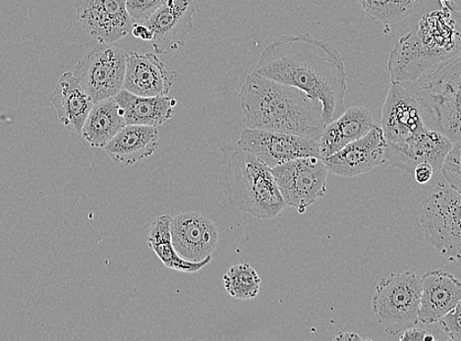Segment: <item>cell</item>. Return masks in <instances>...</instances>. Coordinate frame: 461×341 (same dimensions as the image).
Masks as SVG:
<instances>
[{
	"label": "cell",
	"mask_w": 461,
	"mask_h": 341,
	"mask_svg": "<svg viewBox=\"0 0 461 341\" xmlns=\"http://www.w3.org/2000/svg\"><path fill=\"white\" fill-rule=\"evenodd\" d=\"M253 72L321 102L325 124L345 112V63L327 40L310 34L282 36L263 50Z\"/></svg>",
	"instance_id": "obj_1"
},
{
	"label": "cell",
	"mask_w": 461,
	"mask_h": 341,
	"mask_svg": "<svg viewBox=\"0 0 461 341\" xmlns=\"http://www.w3.org/2000/svg\"><path fill=\"white\" fill-rule=\"evenodd\" d=\"M246 127L318 140L325 121L323 105L302 90L252 72L239 94Z\"/></svg>",
	"instance_id": "obj_2"
},
{
	"label": "cell",
	"mask_w": 461,
	"mask_h": 341,
	"mask_svg": "<svg viewBox=\"0 0 461 341\" xmlns=\"http://www.w3.org/2000/svg\"><path fill=\"white\" fill-rule=\"evenodd\" d=\"M459 16L448 9L426 13L390 52L392 83L411 82L444 61L460 55Z\"/></svg>",
	"instance_id": "obj_3"
},
{
	"label": "cell",
	"mask_w": 461,
	"mask_h": 341,
	"mask_svg": "<svg viewBox=\"0 0 461 341\" xmlns=\"http://www.w3.org/2000/svg\"><path fill=\"white\" fill-rule=\"evenodd\" d=\"M221 151L219 183L232 206L258 219H273L287 207L270 167L238 144Z\"/></svg>",
	"instance_id": "obj_4"
},
{
	"label": "cell",
	"mask_w": 461,
	"mask_h": 341,
	"mask_svg": "<svg viewBox=\"0 0 461 341\" xmlns=\"http://www.w3.org/2000/svg\"><path fill=\"white\" fill-rule=\"evenodd\" d=\"M460 61L459 55L402 83L412 90L426 130L441 133L453 143L461 142Z\"/></svg>",
	"instance_id": "obj_5"
},
{
	"label": "cell",
	"mask_w": 461,
	"mask_h": 341,
	"mask_svg": "<svg viewBox=\"0 0 461 341\" xmlns=\"http://www.w3.org/2000/svg\"><path fill=\"white\" fill-rule=\"evenodd\" d=\"M420 295L421 278L411 271L392 273L378 282L372 306L385 333L399 336L420 322Z\"/></svg>",
	"instance_id": "obj_6"
},
{
	"label": "cell",
	"mask_w": 461,
	"mask_h": 341,
	"mask_svg": "<svg viewBox=\"0 0 461 341\" xmlns=\"http://www.w3.org/2000/svg\"><path fill=\"white\" fill-rule=\"evenodd\" d=\"M421 227L425 239L449 261L461 256V196L448 184L438 183L422 202Z\"/></svg>",
	"instance_id": "obj_7"
},
{
	"label": "cell",
	"mask_w": 461,
	"mask_h": 341,
	"mask_svg": "<svg viewBox=\"0 0 461 341\" xmlns=\"http://www.w3.org/2000/svg\"><path fill=\"white\" fill-rule=\"evenodd\" d=\"M271 172L285 205L299 214H304L327 192L328 170L321 157H298L271 168Z\"/></svg>",
	"instance_id": "obj_8"
},
{
	"label": "cell",
	"mask_w": 461,
	"mask_h": 341,
	"mask_svg": "<svg viewBox=\"0 0 461 341\" xmlns=\"http://www.w3.org/2000/svg\"><path fill=\"white\" fill-rule=\"evenodd\" d=\"M128 52L99 42L77 64L73 76L94 103L115 97L123 87Z\"/></svg>",
	"instance_id": "obj_9"
},
{
	"label": "cell",
	"mask_w": 461,
	"mask_h": 341,
	"mask_svg": "<svg viewBox=\"0 0 461 341\" xmlns=\"http://www.w3.org/2000/svg\"><path fill=\"white\" fill-rule=\"evenodd\" d=\"M238 146L270 168L298 157H321L318 142L310 138L248 127L241 132Z\"/></svg>",
	"instance_id": "obj_10"
},
{
	"label": "cell",
	"mask_w": 461,
	"mask_h": 341,
	"mask_svg": "<svg viewBox=\"0 0 461 341\" xmlns=\"http://www.w3.org/2000/svg\"><path fill=\"white\" fill-rule=\"evenodd\" d=\"M195 13L194 0H166L143 21L142 23L152 31L149 44L158 55H170L185 47Z\"/></svg>",
	"instance_id": "obj_11"
},
{
	"label": "cell",
	"mask_w": 461,
	"mask_h": 341,
	"mask_svg": "<svg viewBox=\"0 0 461 341\" xmlns=\"http://www.w3.org/2000/svg\"><path fill=\"white\" fill-rule=\"evenodd\" d=\"M82 29L104 44H113L128 35L135 21L127 13L126 0H77Z\"/></svg>",
	"instance_id": "obj_12"
},
{
	"label": "cell",
	"mask_w": 461,
	"mask_h": 341,
	"mask_svg": "<svg viewBox=\"0 0 461 341\" xmlns=\"http://www.w3.org/2000/svg\"><path fill=\"white\" fill-rule=\"evenodd\" d=\"M169 228L175 249L186 261L205 260L218 247L220 234L216 223L202 212H181L171 218Z\"/></svg>",
	"instance_id": "obj_13"
},
{
	"label": "cell",
	"mask_w": 461,
	"mask_h": 341,
	"mask_svg": "<svg viewBox=\"0 0 461 341\" xmlns=\"http://www.w3.org/2000/svg\"><path fill=\"white\" fill-rule=\"evenodd\" d=\"M381 128L389 143L404 142L426 130L420 104L407 85L392 83L382 109Z\"/></svg>",
	"instance_id": "obj_14"
},
{
	"label": "cell",
	"mask_w": 461,
	"mask_h": 341,
	"mask_svg": "<svg viewBox=\"0 0 461 341\" xmlns=\"http://www.w3.org/2000/svg\"><path fill=\"white\" fill-rule=\"evenodd\" d=\"M387 140L377 124L357 141L324 158L328 173L343 177H355L366 174L385 163L384 150Z\"/></svg>",
	"instance_id": "obj_15"
},
{
	"label": "cell",
	"mask_w": 461,
	"mask_h": 341,
	"mask_svg": "<svg viewBox=\"0 0 461 341\" xmlns=\"http://www.w3.org/2000/svg\"><path fill=\"white\" fill-rule=\"evenodd\" d=\"M453 142L441 133L425 130L402 143L385 146L384 158L393 166L413 175L414 168L427 163L436 170L441 169L444 158Z\"/></svg>",
	"instance_id": "obj_16"
},
{
	"label": "cell",
	"mask_w": 461,
	"mask_h": 341,
	"mask_svg": "<svg viewBox=\"0 0 461 341\" xmlns=\"http://www.w3.org/2000/svg\"><path fill=\"white\" fill-rule=\"evenodd\" d=\"M177 73L168 70L155 53L128 52L122 89L141 97L167 95Z\"/></svg>",
	"instance_id": "obj_17"
},
{
	"label": "cell",
	"mask_w": 461,
	"mask_h": 341,
	"mask_svg": "<svg viewBox=\"0 0 461 341\" xmlns=\"http://www.w3.org/2000/svg\"><path fill=\"white\" fill-rule=\"evenodd\" d=\"M461 301V283L443 271L427 272L421 278L420 307L418 319L423 324H435Z\"/></svg>",
	"instance_id": "obj_18"
},
{
	"label": "cell",
	"mask_w": 461,
	"mask_h": 341,
	"mask_svg": "<svg viewBox=\"0 0 461 341\" xmlns=\"http://www.w3.org/2000/svg\"><path fill=\"white\" fill-rule=\"evenodd\" d=\"M376 125L371 112L364 106H352L338 119L325 125L317 140L321 158L341 150L348 144L360 139Z\"/></svg>",
	"instance_id": "obj_19"
},
{
	"label": "cell",
	"mask_w": 461,
	"mask_h": 341,
	"mask_svg": "<svg viewBox=\"0 0 461 341\" xmlns=\"http://www.w3.org/2000/svg\"><path fill=\"white\" fill-rule=\"evenodd\" d=\"M50 101L55 106L59 122L69 131L81 133L95 103L72 72L62 74Z\"/></svg>",
	"instance_id": "obj_20"
},
{
	"label": "cell",
	"mask_w": 461,
	"mask_h": 341,
	"mask_svg": "<svg viewBox=\"0 0 461 341\" xmlns=\"http://www.w3.org/2000/svg\"><path fill=\"white\" fill-rule=\"evenodd\" d=\"M158 146V127L128 124L104 148L113 162L132 166L151 157Z\"/></svg>",
	"instance_id": "obj_21"
},
{
	"label": "cell",
	"mask_w": 461,
	"mask_h": 341,
	"mask_svg": "<svg viewBox=\"0 0 461 341\" xmlns=\"http://www.w3.org/2000/svg\"><path fill=\"white\" fill-rule=\"evenodd\" d=\"M120 104L126 125L159 127L175 115L177 101L167 95L141 97L122 89L114 97Z\"/></svg>",
	"instance_id": "obj_22"
},
{
	"label": "cell",
	"mask_w": 461,
	"mask_h": 341,
	"mask_svg": "<svg viewBox=\"0 0 461 341\" xmlns=\"http://www.w3.org/2000/svg\"><path fill=\"white\" fill-rule=\"evenodd\" d=\"M126 126L120 104L113 98L94 103L81 134L93 148H104Z\"/></svg>",
	"instance_id": "obj_23"
},
{
	"label": "cell",
	"mask_w": 461,
	"mask_h": 341,
	"mask_svg": "<svg viewBox=\"0 0 461 341\" xmlns=\"http://www.w3.org/2000/svg\"><path fill=\"white\" fill-rule=\"evenodd\" d=\"M170 220V216L163 215L152 223L147 238L148 247L168 269L191 274L199 272L211 262L212 256L197 263L181 258L171 241Z\"/></svg>",
	"instance_id": "obj_24"
},
{
	"label": "cell",
	"mask_w": 461,
	"mask_h": 341,
	"mask_svg": "<svg viewBox=\"0 0 461 341\" xmlns=\"http://www.w3.org/2000/svg\"><path fill=\"white\" fill-rule=\"evenodd\" d=\"M225 291L240 301H250L259 294L261 278L249 263L234 265L223 275Z\"/></svg>",
	"instance_id": "obj_25"
},
{
	"label": "cell",
	"mask_w": 461,
	"mask_h": 341,
	"mask_svg": "<svg viewBox=\"0 0 461 341\" xmlns=\"http://www.w3.org/2000/svg\"><path fill=\"white\" fill-rule=\"evenodd\" d=\"M416 0H357L367 17L384 28L401 22L412 13Z\"/></svg>",
	"instance_id": "obj_26"
},
{
	"label": "cell",
	"mask_w": 461,
	"mask_h": 341,
	"mask_svg": "<svg viewBox=\"0 0 461 341\" xmlns=\"http://www.w3.org/2000/svg\"><path fill=\"white\" fill-rule=\"evenodd\" d=\"M441 169L448 185L461 192V142L453 143L444 158Z\"/></svg>",
	"instance_id": "obj_27"
},
{
	"label": "cell",
	"mask_w": 461,
	"mask_h": 341,
	"mask_svg": "<svg viewBox=\"0 0 461 341\" xmlns=\"http://www.w3.org/2000/svg\"><path fill=\"white\" fill-rule=\"evenodd\" d=\"M165 2L166 0H126V9L135 22L142 23Z\"/></svg>",
	"instance_id": "obj_28"
},
{
	"label": "cell",
	"mask_w": 461,
	"mask_h": 341,
	"mask_svg": "<svg viewBox=\"0 0 461 341\" xmlns=\"http://www.w3.org/2000/svg\"><path fill=\"white\" fill-rule=\"evenodd\" d=\"M461 304L458 303L452 310L445 314L438 319L445 334L449 337V341H461Z\"/></svg>",
	"instance_id": "obj_29"
},
{
	"label": "cell",
	"mask_w": 461,
	"mask_h": 341,
	"mask_svg": "<svg viewBox=\"0 0 461 341\" xmlns=\"http://www.w3.org/2000/svg\"><path fill=\"white\" fill-rule=\"evenodd\" d=\"M434 173L432 166L422 163L414 168L413 175L418 184H426L432 179Z\"/></svg>",
	"instance_id": "obj_30"
},
{
	"label": "cell",
	"mask_w": 461,
	"mask_h": 341,
	"mask_svg": "<svg viewBox=\"0 0 461 341\" xmlns=\"http://www.w3.org/2000/svg\"><path fill=\"white\" fill-rule=\"evenodd\" d=\"M427 335L426 330L422 328H418L415 327H411L410 328H406L404 332L401 334L399 337L400 341H422L424 340L425 336Z\"/></svg>",
	"instance_id": "obj_31"
},
{
	"label": "cell",
	"mask_w": 461,
	"mask_h": 341,
	"mask_svg": "<svg viewBox=\"0 0 461 341\" xmlns=\"http://www.w3.org/2000/svg\"><path fill=\"white\" fill-rule=\"evenodd\" d=\"M131 34L137 38L140 39L144 41L149 42L151 41L153 35L151 30H149L143 23L135 22L131 31Z\"/></svg>",
	"instance_id": "obj_32"
},
{
	"label": "cell",
	"mask_w": 461,
	"mask_h": 341,
	"mask_svg": "<svg viewBox=\"0 0 461 341\" xmlns=\"http://www.w3.org/2000/svg\"><path fill=\"white\" fill-rule=\"evenodd\" d=\"M334 341H364L366 338L356 333H339L332 338Z\"/></svg>",
	"instance_id": "obj_33"
},
{
	"label": "cell",
	"mask_w": 461,
	"mask_h": 341,
	"mask_svg": "<svg viewBox=\"0 0 461 341\" xmlns=\"http://www.w3.org/2000/svg\"><path fill=\"white\" fill-rule=\"evenodd\" d=\"M456 0H439V3L442 4V8L448 9L450 13H453L456 16L460 17V14L455 13V10L453 8V4H455ZM457 3L460 2V0H456Z\"/></svg>",
	"instance_id": "obj_34"
},
{
	"label": "cell",
	"mask_w": 461,
	"mask_h": 341,
	"mask_svg": "<svg viewBox=\"0 0 461 341\" xmlns=\"http://www.w3.org/2000/svg\"><path fill=\"white\" fill-rule=\"evenodd\" d=\"M435 340V337L433 335L431 334H428L425 336L424 337V340L423 341H434Z\"/></svg>",
	"instance_id": "obj_35"
}]
</instances>
